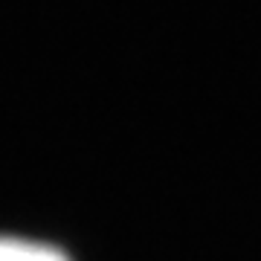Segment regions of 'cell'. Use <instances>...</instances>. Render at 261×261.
<instances>
[{"instance_id":"6da1fadb","label":"cell","mask_w":261,"mask_h":261,"mask_svg":"<svg viewBox=\"0 0 261 261\" xmlns=\"http://www.w3.org/2000/svg\"><path fill=\"white\" fill-rule=\"evenodd\" d=\"M0 261H70V255L47 241L0 235Z\"/></svg>"}]
</instances>
